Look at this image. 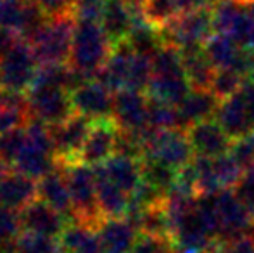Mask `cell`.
<instances>
[{
    "mask_svg": "<svg viewBox=\"0 0 254 253\" xmlns=\"http://www.w3.org/2000/svg\"><path fill=\"white\" fill-rule=\"evenodd\" d=\"M9 170H10V167H9V165H7V163H5V162H3V160H2V158H0V180H2V179H3V177H5V175H7V173H9Z\"/></svg>",
    "mask_w": 254,
    "mask_h": 253,
    "instance_id": "obj_47",
    "label": "cell"
},
{
    "mask_svg": "<svg viewBox=\"0 0 254 253\" xmlns=\"http://www.w3.org/2000/svg\"><path fill=\"white\" fill-rule=\"evenodd\" d=\"M175 3H177V7H178V10H180V14L190 12V10L201 9V7L207 5L206 0H175Z\"/></svg>",
    "mask_w": 254,
    "mask_h": 253,
    "instance_id": "obj_46",
    "label": "cell"
},
{
    "mask_svg": "<svg viewBox=\"0 0 254 253\" xmlns=\"http://www.w3.org/2000/svg\"><path fill=\"white\" fill-rule=\"evenodd\" d=\"M123 2L130 3V5H135V3H142V2H144V0H123Z\"/></svg>",
    "mask_w": 254,
    "mask_h": 253,
    "instance_id": "obj_49",
    "label": "cell"
},
{
    "mask_svg": "<svg viewBox=\"0 0 254 253\" xmlns=\"http://www.w3.org/2000/svg\"><path fill=\"white\" fill-rule=\"evenodd\" d=\"M0 253H10V245H7V247H0Z\"/></svg>",
    "mask_w": 254,
    "mask_h": 253,
    "instance_id": "obj_50",
    "label": "cell"
},
{
    "mask_svg": "<svg viewBox=\"0 0 254 253\" xmlns=\"http://www.w3.org/2000/svg\"><path fill=\"white\" fill-rule=\"evenodd\" d=\"M195 153L192 149L190 139L184 128H168L154 130L149 139L147 151L144 158H152L170 165L171 169L180 170L194 160Z\"/></svg>",
    "mask_w": 254,
    "mask_h": 253,
    "instance_id": "obj_7",
    "label": "cell"
},
{
    "mask_svg": "<svg viewBox=\"0 0 254 253\" xmlns=\"http://www.w3.org/2000/svg\"><path fill=\"white\" fill-rule=\"evenodd\" d=\"M214 120L220 123L232 141L246 137L254 132V118L239 92L220 102Z\"/></svg>",
    "mask_w": 254,
    "mask_h": 253,
    "instance_id": "obj_15",
    "label": "cell"
},
{
    "mask_svg": "<svg viewBox=\"0 0 254 253\" xmlns=\"http://www.w3.org/2000/svg\"><path fill=\"white\" fill-rule=\"evenodd\" d=\"M38 68L40 63L30 42L16 38L0 58V88L28 92L33 85Z\"/></svg>",
    "mask_w": 254,
    "mask_h": 253,
    "instance_id": "obj_4",
    "label": "cell"
},
{
    "mask_svg": "<svg viewBox=\"0 0 254 253\" xmlns=\"http://www.w3.org/2000/svg\"><path fill=\"white\" fill-rule=\"evenodd\" d=\"M130 253H175V245L168 236L140 234Z\"/></svg>",
    "mask_w": 254,
    "mask_h": 253,
    "instance_id": "obj_40",
    "label": "cell"
},
{
    "mask_svg": "<svg viewBox=\"0 0 254 253\" xmlns=\"http://www.w3.org/2000/svg\"><path fill=\"white\" fill-rule=\"evenodd\" d=\"M244 12L246 3H242L241 0H220L214 5H211L214 33L227 35L228 37Z\"/></svg>",
    "mask_w": 254,
    "mask_h": 253,
    "instance_id": "obj_28",
    "label": "cell"
},
{
    "mask_svg": "<svg viewBox=\"0 0 254 253\" xmlns=\"http://www.w3.org/2000/svg\"><path fill=\"white\" fill-rule=\"evenodd\" d=\"M142 180L152 184L154 187H157L161 192L168 194L171 191V187L175 186L178 177V170L171 169L170 165L157 162L152 158H142Z\"/></svg>",
    "mask_w": 254,
    "mask_h": 253,
    "instance_id": "obj_29",
    "label": "cell"
},
{
    "mask_svg": "<svg viewBox=\"0 0 254 253\" xmlns=\"http://www.w3.org/2000/svg\"><path fill=\"white\" fill-rule=\"evenodd\" d=\"M159 31L164 45H173L177 49L189 45H204L214 33L211 5L180 14L163 28H159Z\"/></svg>",
    "mask_w": 254,
    "mask_h": 253,
    "instance_id": "obj_5",
    "label": "cell"
},
{
    "mask_svg": "<svg viewBox=\"0 0 254 253\" xmlns=\"http://www.w3.org/2000/svg\"><path fill=\"white\" fill-rule=\"evenodd\" d=\"M118 132H120V127L113 118L95 120L85 141L83 149L78 156V162L87 163L90 167H99L106 163L116 153Z\"/></svg>",
    "mask_w": 254,
    "mask_h": 253,
    "instance_id": "obj_12",
    "label": "cell"
},
{
    "mask_svg": "<svg viewBox=\"0 0 254 253\" xmlns=\"http://www.w3.org/2000/svg\"><path fill=\"white\" fill-rule=\"evenodd\" d=\"M76 19L73 14L51 17L30 40L40 64H67Z\"/></svg>",
    "mask_w": 254,
    "mask_h": 253,
    "instance_id": "obj_3",
    "label": "cell"
},
{
    "mask_svg": "<svg viewBox=\"0 0 254 253\" xmlns=\"http://www.w3.org/2000/svg\"><path fill=\"white\" fill-rule=\"evenodd\" d=\"M234 192L241 205L246 208V212L249 213V217L254 220V165L244 170L242 179L234 187Z\"/></svg>",
    "mask_w": 254,
    "mask_h": 253,
    "instance_id": "obj_41",
    "label": "cell"
},
{
    "mask_svg": "<svg viewBox=\"0 0 254 253\" xmlns=\"http://www.w3.org/2000/svg\"><path fill=\"white\" fill-rule=\"evenodd\" d=\"M113 47L99 21H76L67 64L85 78H94L107 63Z\"/></svg>",
    "mask_w": 254,
    "mask_h": 253,
    "instance_id": "obj_1",
    "label": "cell"
},
{
    "mask_svg": "<svg viewBox=\"0 0 254 253\" xmlns=\"http://www.w3.org/2000/svg\"><path fill=\"white\" fill-rule=\"evenodd\" d=\"M19 219L24 233L42 234V236L49 238L61 236L67 227V224H71L67 217L54 210L40 198H37L28 206H24L19 212Z\"/></svg>",
    "mask_w": 254,
    "mask_h": 253,
    "instance_id": "obj_13",
    "label": "cell"
},
{
    "mask_svg": "<svg viewBox=\"0 0 254 253\" xmlns=\"http://www.w3.org/2000/svg\"><path fill=\"white\" fill-rule=\"evenodd\" d=\"M59 163V162H57ZM67 180L74 210V222H83L97 227L104 217L97 203V175L95 169L81 162L59 163Z\"/></svg>",
    "mask_w": 254,
    "mask_h": 253,
    "instance_id": "obj_2",
    "label": "cell"
},
{
    "mask_svg": "<svg viewBox=\"0 0 254 253\" xmlns=\"http://www.w3.org/2000/svg\"><path fill=\"white\" fill-rule=\"evenodd\" d=\"M142 9L147 17V21L156 28H163L177 16H180L175 0H144Z\"/></svg>",
    "mask_w": 254,
    "mask_h": 253,
    "instance_id": "obj_36",
    "label": "cell"
},
{
    "mask_svg": "<svg viewBox=\"0 0 254 253\" xmlns=\"http://www.w3.org/2000/svg\"><path fill=\"white\" fill-rule=\"evenodd\" d=\"M26 134V132H24ZM12 169L19 173L31 177L35 180L44 179L47 173L57 169V158L51 151H45L42 148H37L26 139L23 149H21L19 156L14 162Z\"/></svg>",
    "mask_w": 254,
    "mask_h": 253,
    "instance_id": "obj_24",
    "label": "cell"
},
{
    "mask_svg": "<svg viewBox=\"0 0 254 253\" xmlns=\"http://www.w3.org/2000/svg\"><path fill=\"white\" fill-rule=\"evenodd\" d=\"M216 2H220V0H206V3L207 5H214Z\"/></svg>",
    "mask_w": 254,
    "mask_h": 253,
    "instance_id": "obj_51",
    "label": "cell"
},
{
    "mask_svg": "<svg viewBox=\"0 0 254 253\" xmlns=\"http://www.w3.org/2000/svg\"><path fill=\"white\" fill-rule=\"evenodd\" d=\"M249 80H251L253 84H254V71H253V73H251V77H249Z\"/></svg>",
    "mask_w": 254,
    "mask_h": 253,
    "instance_id": "obj_52",
    "label": "cell"
},
{
    "mask_svg": "<svg viewBox=\"0 0 254 253\" xmlns=\"http://www.w3.org/2000/svg\"><path fill=\"white\" fill-rule=\"evenodd\" d=\"M99 170L114 182L121 191L131 194L142 182V165L140 160L128 158L123 155H114L106 163L97 167Z\"/></svg>",
    "mask_w": 254,
    "mask_h": 253,
    "instance_id": "obj_22",
    "label": "cell"
},
{
    "mask_svg": "<svg viewBox=\"0 0 254 253\" xmlns=\"http://www.w3.org/2000/svg\"><path fill=\"white\" fill-rule=\"evenodd\" d=\"M230 155L237 160L239 165L244 170L253 167L254 165V132L246 135V137L235 139V141L232 142Z\"/></svg>",
    "mask_w": 254,
    "mask_h": 253,
    "instance_id": "obj_42",
    "label": "cell"
},
{
    "mask_svg": "<svg viewBox=\"0 0 254 253\" xmlns=\"http://www.w3.org/2000/svg\"><path fill=\"white\" fill-rule=\"evenodd\" d=\"M101 26L113 45L125 42L133 28V10L123 0H106L101 16Z\"/></svg>",
    "mask_w": 254,
    "mask_h": 253,
    "instance_id": "obj_21",
    "label": "cell"
},
{
    "mask_svg": "<svg viewBox=\"0 0 254 253\" xmlns=\"http://www.w3.org/2000/svg\"><path fill=\"white\" fill-rule=\"evenodd\" d=\"M71 102L74 113H80L92 120L111 118L114 92L109 90L101 80L90 78L71 90Z\"/></svg>",
    "mask_w": 254,
    "mask_h": 253,
    "instance_id": "obj_10",
    "label": "cell"
},
{
    "mask_svg": "<svg viewBox=\"0 0 254 253\" xmlns=\"http://www.w3.org/2000/svg\"><path fill=\"white\" fill-rule=\"evenodd\" d=\"M220 102L221 101L211 90H194L192 88L187 97L177 106L180 128L187 130L195 123L214 118Z\"/></svg>",
    "mask_w": 254,
    "mask_h": 253,
    "instance_id": "obj_20",
    "label": "cell"
},
{
    "mask_svg": "<svg viewBox=\"0 0 254 253\" xmlns=\"http://www.w3.org/2000/svg\"><path fill=\"white\" fill-rule=\"evenodd\" d=\"M214 205L220 222V240L235 241L246 236L254 220L237 199L234 189H221L214 192Z\"/></svg>",
    "mask_w": 254,
    "mask_h": 253,
    "instance_id": "obj_9",
    "label": "cell"
},
{
    "mask_svg": "<svg viewBox=\"0 0 254 253\" xmlns=\"http://www.w3.org/2000/svg\"><path fill=\"white\" fill-rule=\"evenodd\" d=\"M35 2L47 17H59L73 14V0H31Z\"/></svg>",
    "mask_w": 254,
    "mask_h": 253,
    "instance_id": "obj_44",
    "label": "cell"
},
{
    "mask_svg": "<svg viewBox=\"0 0 254 253\" xmlns=\"http://www.w3.org/2000/svg\"><path fill=\"white\" fill-rule=\"evenodd\" d=\"M147 123H149V127L156 128V130L180 128V118H178L177 106H171V104H166V102H159V101L151 99V101H149Z\"/></svg>",
    "mask_w": 254,
    "mask_h": 253,
    "instance_id": "obj_35",
    "label": "cell"
},
{
    "mask_svg": "<svg viewBox=\"0 0 254 253\" xmlns=\"http://www.w3.org/2000/svg\"><path fill=\"white\" fill-rule=\"evenodd\" d=\"M246 80H248V78L242 77L239 71L232 70V68H221V70L214 71L213 84H211L209 90L213 92L220 101H223V99H228L237 94L242 88Z\"/></svg>",
    "mask_w": 254,
    "mask_h": 253,
    "instance_id": "obj_33",
    "label": "cell"
},
{
    "mask_svg": "<svg viewBox=\"0 0 254 253\" xmlns=\"http://www.w3.org/2000/svg\"><path fill=\"white\" fill-rule=\"evenodd\" d=\"M28 94L30 118H37L49 127L59 125L74 113L71 92L59 85H33Z\"/></svg>",
    "mask_w": 254,
    "mask_h": 253,
    "instance_id": "obj_6",
    "label": "cell"
},
{
    "mask_svg": "<svg viewBox=\"0 0 254 253\" xmlns=\"http://www.w3.org/2000/svg\"><path fill=\"white\" fill-rule=\"evenodd\" d=\"M192 90L185 70L166 71V73H152V80L149 84L147 95L154 101L166 102L171 106H178L189 92Z\"/></svg>",
    "mask_w": 254,
    "mask_h": 253,
    "instance_id": "obj_18",
    "label": "cell"
},
{
    "mask_svg": "<svg viewBox=\"0 0 254 253\" xmlns=\"http://www.w3.org/2000/svg\"><path fill=\"white\" fill-rule=\"evenodd\" d=\"M30 120V113L24 109L3 108L0 106V134L16 128H23Z\"/></svg>",
    "mask_w": 254,
    "mask_h": 253,
    "instance_id": "obj_43",
    "label": "cell"
},
{
    "mask_svg": "<svg viewBox=\"0 0 254 253\" xmlns=\"http://www.w3.org/2000/svg\"><path fill=\"white\" fill-rule=\"evenodd\" d=\"M94 169L95 175H97V203L101 215L106 219L125 217L128 212V205H130V194H127L116 184L111 182L97 167H94Z\"/></svg>",
    "mask_w": 254,
    "mask_h": 253,
    "instance_id": "obj_25",
    "label": "cell"
},
{
    "mask_svg": "<svg viewBox=\"0 0 254 253\" xmlns=\"http://www.w3.org/2000/svg\"><path fill=\"white\" fill-rule=\"evenodd\" d=\"M31 0H0V26L19 38Z\"/></svg>",
    "mask_w": 254,
    "mask_h": 253,
    "instance_id": "obj_31",
    "label": "cell"
},
{
    "mask_svg": "<svg viewBox=\"0 0 254 253\" xmlns=\"http://www.w3.org/2000/svg\"><path fill=\"white\" fill-rule=\"evenodd\" d=\"M239 47L254 51V14H251L246 7V12L241 16L237 24L234 26L232 33L228 35Z\"/></svg>",
    "mask_w": 254,
    "mask_h": 253,
    "instance_id": "obj_39",
    "label": "cell"
},
{
    "mask_svg": "<svg viewBox=\"0 0 254 253\" xmlns=\"http://www.w3.org/2000/svg\"><path fill=\"white\" fill-rule=\"evenodd\" d=\"M64 253H102L97 227L83 222H71L59 236Z\"/></svg>",
    "mask_w": 254,
    "mask_h": 253,
    "instance_id": "obj_26",
    "label": "cell"
},
{
    "mask_svg": "<svg viewBox=\"0 0 254 253\" xmlns=\"http://www.w3.org/2000/svg\"><path fill=\"white\" fill-rule=\"evenodd\" d=\"M149 95L144 90L123 88L114 92L113 116L121 130H138L147 127L149 116Z\"/></svg>",
    "mask_w": 254,
    "mask_h": 253,
    "instance_id": "obj_11",
    "label": "cell"
},
{
    "mask_svg": "<svg viewBox=\"0 0 254 253\" xmlns=\"http://www.w3.org/2000/svg\"><path fill=\"white\" fill-rule=\"evenodd\" d=\"M241 2H242V3H246V2H248V0H241Z\"/></svg>",
    "mask_w": 254,
    "mask_h": 253,
    "instance_id": "obj_53",
    "label": "cell"
},
{
    "mask_svg": "<svg viewBox=\"0 0 254 253\" xmlns=\"http://www.w3.org/2000/svg\"><path fill=\"white\" fill-rule=\"evenodd\" d=\"M178 51H180L184 70L190 87L194 90H209L216 70L207 59L204 45H189V47H182Z\"/></svg>",
    "mask_w": 254,
    "mask_h": 253,
    "instance_id": "obj_23",
    "label": "cell"
},
{
    "mask_svg": "<svg viewBox=\"0 0 254 253\" xmlns=\"http://www.w3.org/2000/svg\"><path fill=\"white\" fill-rule=\"evenodd\" d=\"M102 253H130L137 241V227L125 217L101 219L97 224Z\"/></svg>",
    "mask_w": 254,
    "mask_h": 253,
    "instance_id": "obj_16",
    "label": "cell"
},
{
    "mask_svg": "<svg viewBox=\"0 0 254 253\" xmlns=\"http://www.w3.org/2000/svg\"><path fill=\"white\" fill-rule=\"evenodd\" d=\"M204 52H206L209 63L213 64L214 70L221 68H234L237 63L239 56L242 52V47H239L230 37L220 33H213L209 40L204 44Z\"/></svg>",
    "mask_w": 254,
    "mask_h": 253,
    "instance_id": "obj_27",
    "label": "cell"
},
{
    "mask_svg": "<svg viewBox=\"0 0 254 253\" xmlns=\"http://www.w3.org/2000/svg\"><path fill=\"white\" fill-rule=\"evenodd\" d=\"M38 198V180L19 172H9L0 180V206L21 212Z\"/></svg>",
    "mask_w": 254,
    "mask_h": 253,
    "instance_id": "obj_17",
    "label": "cell"
},
{
    "mask_svg": "<svg viewBox=\"0 0 254 253\" xmlns=\"http://www.w3.org/2000/svg\"><path fill=\"white\" fill-rule=\"evenodd\" d=\"M213 170L220 189H234L244 173V169L230 153L213 158Z\"/></svg>",
    "mask_w": 254,
    "mask_h": 253,
    "instance_id": "obj_32",
    "label": "cell"
},
{
    "mask_svg": "<svg viewBox=\"0 0 254 253\" xmlns=\"http://www.w3.org/2000/svg\"><path fill=\"white\" fill-rule=\"evenodd\" d=\"M38 198L45 201L49 206L63 213L69 219V222H74V210L71 201V192L67 187V180L64 177V172L61 165L57 163V169L38 180Z\"/></svg>",
    "mask_w": 254,
    "mask_h": 253,
    "instance_id": "obj_19",
    "label": "cell"
},
{
    "mask_svg": "<svg viewBox=\"0 0 254 253\" xmlns=\"http://www.w3.org/2000/svg\"><path fill=\"white\" fill-rule=\"evenodd\" d=\"M152 80V58L144 54H138L133 51L130 59V68H128V80L127 88H135V90H147L149 84Z\"/></svg>",
    "mask_w": 254,
    "mask_h": 253,
    "instance_id": "obj_34",
    "label": "cell"
},
{
    "mask_svg": "<svg viewBox=\"0 0 254 253\" xmlns=\"http://www.w3.org/2000/svg\"><path fill=\"white\" fill-rule=\"evenodd\" d=\"M10 253H64V250L54 238L23 231L10 243Z\"/></svg>",
    "mask_w": 254,
    "mask_h": 253,
    "instance_id": "obj_30",
    "label": "cell"
},
{
    "mask_svg": "<svg viewBox=\"0 0 254 253\" xmlns=\"http://www.w3.org/2000/svg\"><path fill=\"white\" fill-rule=\"evenodd\" d=\"M23 233L19 212L0 206V247H7Z\"/></svg>",
    "mask_w": 254,
    "mask_h": 253,
    "instance_id": "obj_38",
    "label": "cell"
},
{
    "mask_svg": "<svg viewBox=\"0 0 254 253\" xmlns=\"http://www.w3.org/2000/svg\"><path fill=\"white\" fill-rule=\"evenodd\" d=\"M223 253H254V241L249 234L239 238L235 241H230L227 245Z\"/></svg>",
    "mask_w": 254,
    "mask_h": 253,
    "instance_id": "obj_45",
    "label": "cell"
},
{
    "mask_svg": "<svg viewBox=\"0 0 254 253\" xmlns=\"http://www.w3.org/2000/svg\"><path fill=\"white\" fill-rule=\"evenodd\" d=\"M24 127H26V125H24ZM24 127L0 134V158H2L9 167L14 165L16 158L19 156L21 149H23L24 142H26Z\"/></svg>",
    "mask_w": 254,
    "mask_h": 253,
    "instance_id": "obj_37",
    "label": "cell"
},
{
    "mask_svg": "<svg viewBox=\"0 0 254 253\" xmlns=\"http://www.w3.org/2000/svg\"><path fill=\"white\" fill-rule=\"evenodd\" d=\"M246 7H248L249 12L254 14V0H248V2H246Z\"/></svg>",
    "mask_w": 254,
    "mask_h": 253,
    "instance_id": "obj_48",
    "label": "cell"
},
{
    "mask_svg": "<svg viewBox=\"0 0 254 253\" xmlns=\"http://www.w3.org/2000/svg\"><path fill=\"white\" fill-rule=\"evenodd\" d=\"M95 120L88 118L80 113H73L67 120L59 125L51 127L56 148V158L59 163L78 162L81 149L85 146L88 134L92 130Z\"/></svg>",
    "mask_w": 254,
    "mask_h": 253,
    "instance_id": "obj_8",
    "label": "cell"
},
{
    "mask_svg": "<svg viewBox=\"0 0 254 253\" xmlns=\"http://www.w3.org/2000/svg\"><path fill=\"white\" fill-rule=\"evenodd\" d=\"M187 134L195 155L206 158H218L221 155H227L230 153L234 142L220 123L213 118L192 125L187 128Z\"/></svg>",
    "mask_w": 254,
    "mask_h": 253,
    "instance_id": "obj_14",
    "label": "cell"
}]
</instances>
